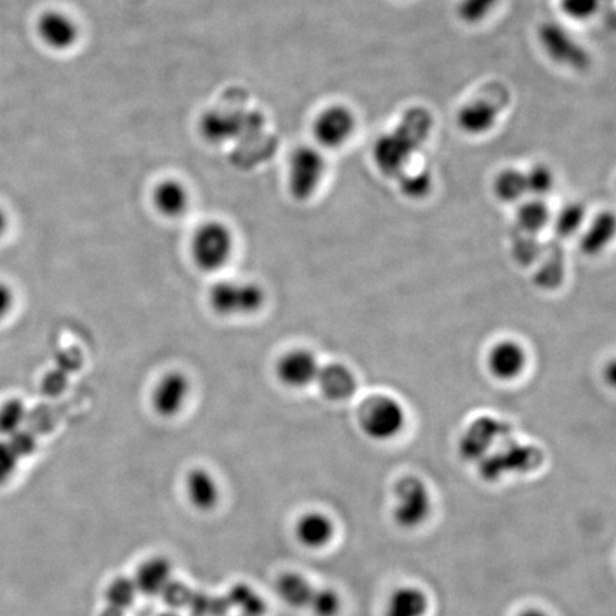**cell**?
I'll return each mask as SVG.
<instances>
[{
	"mask_svg": "<svg viewBox=\"0 0 616 616\" xmlns=\"http://www.w3.org/2000/svg\"><path fill=\"white\" fill-rule=\"evenodd\" d=\"M431 125L433 120L427 110L415 107L405 113L400 125L374 143L373 159L378 170L388 177H398L405 172L415 152L430 135Z\"/></svg>",
	"mask_w": 616,
	"mask_h": 616,
	"instance_id": "cell-1",
	"label": "cell"
},
{
	"mask_svg": "<svg viewBox=\"0 0 616 616\" xmlns=\"http://www.w3.org/2000/svg\"><path fill=\"white\" fill-rule=\"evenodd\" d=\"M236 253V236L223 220H207L193 230L189 254L194 266L204 273H219Z\"/></svg>",
	"mask_w": 616,
	"mask_h": 616,
	"instance_id": "cell-2",
	"label": "cell"
},
{
	"mask_svg": "<svg viewBox=\"0 0 616 616\" xmlns=\"http://www.w3.org/2000/svg\"><path fill=\"white\" fill-rule=\"evenodd\" d=\"M266 300V290L253 280L220 279L207 294V303L220 317L254 316L263 310Z\"/></svg>",
	"mask_w": 616,
	"mask_h": 616,
	"instance_id": "cell-3",
	"label": "cell"
},
{
	"mask_svg": "<svg viewBox=\"0 0 616 616\" xmlns=\"http://www.w3.org/2000/svg\"><path fill=\"white\" fill-rule=\"evenodd\" d=\"M433 512L430 488L417 475H405L394 485L393 520L403 530L423 527Z\"/></svg>",
	"mask_w": 616,
	"mask_h": 616,
	"instance_id": "cell-4",
	"label": "cell"
},
{
	"mask_svg": "<svg viewBox=\"0 0 616 616\" xmlns=\"http://www.w3.org/2000/svg\"><path fill=\"white\" fill-rule=\"evenodd\" d=\"M327 173L323 150L317 146L294 149L287 166V189L297 202H307L320 189Z\"/></svg>",
	"mask_w": 616,
	"mask_h": 616,
	"instance_id": "cell-5",
	"label": "cell"
},
{
	"mask_svg": "<svg viewBox=\"0 0 616 616\" xmlns=\"http://www.w3.org/2000/svg\"><path fill=\"white\" fill-rule=\"evenodd\" d=\"M538 40L547 58L561 68L582 72L591 66L589 50L561 23H544L538 30Z\"/></svg>",
	"mask_w": 616,
	"mask_h": 616,
	"instance_id": "cell-6",
	"label": "cell"
},
{
	"mask_svg": "<svg viewBox=\"0 0 616 616\" xmlns=\"http://www.w3.org/2000/svg\"><path fill=\"white\" fill-rule=\"evenodd\" d=\"M358 421L361 430L368 438L378 443H385L403 433L407 415L403 405L395 398L377 395L363 404Z\"/></svg>",
	"mask_w": 616,
	"mask_h": 616,
	"instance_id": "cell-7",
	"label": "cell"
},
{
	"mask_svg": "<svg viewBox=\"0 0 616 616\" xmlns=\"http://www.w3.org/2000/svg\"><path fill=\"white\" fill-rule=\"evenodd\" d=\"M356 130V113L344 103L323 107L311 123V133L321 150L341 149L353 139Z\"/></svg>",
	"mask_w": 616,
	"mask_h": 616,
	"instance_id": "cell-8",
	"label": "cell"
},
{
	"mask_svg": "<svg viewBox=\"0 0 616 616\" xmlns=\"http://www.w3.org/2000/svg\"><path fill=\"white\" fill-rule=\"evenodd\" d=\"M193 385L184 371L169 370L157 378L150 391V405L162 418L182 414L192 397Z\"/></svg>",
	"mask_w": 616,
	"mask_h": 616,
	"instance_id": "cell-9",
	"label": "cell"
},
{
	"mask_svg": "<svg viewBox=\"0 0 616 616\" xmlns=\"http://www.w3.org/2000/svg\"><path fill=\"white\" fill-rule=\"evenodd\" d=\"M542 462V453L531 445L511 444L494 455L482 458L481 475L484 480L495 482L511 472L537 470Z\"/></svg>",
	"mask_w": 616,
	"mask_h": 616,
	"instance_id": "cell-10",
	"label": "cell"
},
{
	"mask_svg": "<svg viewBox=\"0 0 616 616\" xmlns=\"http://www.w3.org/2000/svg\"><path fill=\"white\" fill-rule=\"evenodd\" d=\"M320 367L313 351L293 348L277 360L276 377L289 390H304L316 383Z\"/></svg>",
	"mask_w": 616,
	"mask_h": 616,
	"instance_id": "cell-11",
	"label": "cell"
},
{
	"mask_svg": "<svg viewBox=\"0 0 616 616\" xmlns=\"http://www.w3.org/2000/svg\"><path fill=\"white\" fill-rule=\"evenodd\" d=\"M36 32L43 45L56 52H66L79 40L76 20L62 10H45L36 22Z\"/></svg>",
	"mask_w": 616,
	"mask_h": 616,
	"instance_id": "cell-12",
	"label": "cell"
},
{
	"mask_svg": "<svg viewBox=\"0 0 616 616\" xmlns=\"http://www.w3.org/2000/svg\"><path fill=\"white\" fill-rule=\"evenodd\" d=\"M508 425L490 417H482L475 420L465 430L460 441V453L467 461H481L487 457L488 451L494 447L498 438L507 434Z\"/></svg>",
	"mask_w": 616,
	"mask_h": 616,
	"instance_id": "cell-13",
	"label": "cell"
},
{
	"mask_svg": "<svg viewBox=\"0 0 616 616\" xmlns=\"http://www.w3.org/2000/svg\"><path fill=\"white\" fill-rule=\"evenodd\" d=\"M192 196L186 184L179 179L160 180L152 190V204L154 210L164 219H182L189 212Z\"/></svg>",
	"mask_w": 616,
	"mask_h": 616,
	"instance_id": "cell-14",
	"label": "cell"
},
{
	"mask_svg": "<svg viewBox=\"0 0 616 616\" xmlns=\"http://www.w3.org/2000/svg\"><path fill=\"white\" fill-rule=\"evenodd\" d=\"M294 535L304 548L320 551L336 537V524L326 512H304L294 525Z\"/></svg>",
	"mask_w": 616,
	"mask_h": 616,
	"instance_id": "cell-15",
	"label": "cell"
},
{
	"mask_svg": "<svg viewBox=\"0 0 616 616\" xmlns=\"http://www.w3.org/2000/svg\"><path fill=\"white\" fill-rule=\"evenodd\" d=\"M500 110L488 99H474L460 107L457 126L471 137L488 135L497 126Z\"/></svg>",
	"mask_w": 616,
	"mask_h": 616,
	"instance_id": "cell-16",
	"label": "cell"
},
{
	"mask_svg": "<svg viewBox=\"0 0 616 616\" xmlns=\"http://www.w3.org/2000/svg\"><path fill=\"white\" fill-rule=\"evenodd\" d=\"M527 367V353L517 341H500L488 356L492 376L501 381H512L521 376Z\"/></svg>",
	"mask_w": 616,
	"mask_h": 616,
	"instance_id": "cell-17",
	"label": "cell"
},
{
	"mask_svg": "<svg viewBox=\"0 0 616 616\" xmlns=\"http://www.w3.org/2000/svg\"><path fill=\"white\" fill-rule=\"evenodd\" d=\"M186 497L196 510L210 511L219 504L220 485L214 475L206 468H193L187 472Z\"/></svg>",
	"mask_w": 616,
	"mask_h": 616,
	"instance_id": "cell-18",
	"label": "cell"
},
{
	"mask_svg": "<svg viewBox=\"0 0 616 616\" xmlns=\"http://www.w3.org/2000/svg\"><path fill=\"white\" fill-rule=\"evenodd\" d=\"M324 397L331 401H344L356 393V376L350 368L340 363H331L320 367L316 380Z\"/></svg>",
	"mask_w": 616,
	"mask_h": 616,
	"instance_id": "cell-19",
	"label": "cell"
},
{
	"mask_svg": "<svg viewBox=\"0 0 616 616\" xmlns=\"http://www.w3.org/2000/svg\"><path fill=\"white\" fill-rule=\"evenodd\" d=\"M430 609L427 592L414 585L394 589L384 608V616H425Z\"/></svg>",
	"mask_w": 616,
	"mask_h": 616,
	"instance_id": "cell-20",
	"label": "cell"
},
{
	"mask_svg": "<svg viewBox=\"0 0 616 616\" xmlns=\"http://www.w3.org/2000/svg\"><path fill=\"white\" fill-rule=\"evenodd\" d=\"M170 562L164 558H150L137 571L135 585L137 591L146 595L162 592L170 582Z\"/></svg>",
	"mask_w": 616,
	"mask_h": 616,
	"instance_id": "cell-21",
	"label": "cell"
},
{
	"mask_svg": "<svg viewBox=\"0 0 616 616\" xmlns=\"http://www.w3.org/2000/svg\"><path fill=\"white\" fill-rule=\"evenodd\" d=\"M615 234L614 214L604 212L595 217L589 224L581 240V250L588 256H597L611 243Z\"/></svg>",
	"mask_w": 616,
	"mask_h": 616,
	"instance_id": "cell-22",
	"label": "cell"
},
{
	"mask_svg": "<svg viewBox=\"0 0 616 616\" xmlns=\"http://www.w3.org/2000/svg\"><path fill=\"white\" fill-rule=\"evenodd\" d=\"M314 589L311 582L299 572H286L277 581L279 597L293 608H308Z\"/></svg>",
	"mask_w": 616,
	"mask_h": 616,
	"instance_id": "cell-23",
	"label": "cell"
},
{
	"mask_svg": "<svg viewBox=\"0 0 616 616\" xmlns=\"http://www.w3.org/2000/svg\"><path fill=\"white\" fill-rule=\"evenodd\" d=\"M549 219H551V212H549L547 203L544 199H537V197H531L522 202L517 212L518 229L522 233L534 234V236L544 230Z\"/></svg>",
	"mask_w": 616,
	"mask_h": 616,
	"instance_id": "cell-24",
	"label": "cell"
},
{
	"mask_svg": "<svg viewBox=\"0 0 616 616\" xmlns=\"http://www.w3.org/2000/svg\"><path fill=\"white\" fill-rule=\"evenodd\" d=\"M494 193L504 203H517L528 196L525 173L518 169H505L494 180Z\"/></svg>",
	"mask_w": 616,
	"mask_h": 616,
	"instance_id": "cell-25",
	"label": "cell"
},
{
	"mask_svg": "<svg viewBox=\"0 0 616 616\" xmlns=\"http://www.w3.org/2000/svg\"><path fill=\"white\" fill-rule=\"evenodd\" d=\"M501 2L502 0H458V19L465 25H481L494 15Z\"/></svg>",
	"mask_w": 616,
	"mask_h": 616,
	"instance_id": "cell-26",
	"label": "cell"
},
{
	"mask_svg": "<svg viewBox=\"0 0 616 616\" xmlns=\"http://www.w3.org/2000/svg\"><path fill=\"white\" fill-rule=\"evenodd\" d=\"M25 404L19 398H8L0 404V435L9 438L10 435L22 430L26 421Z\"/></svg>",
	"mask_w": 616,
	"mask_h": 616,
	"instance_id": "cell-27",
	"label": "cell"
},
{
	"mask_svg": "<svg viewBox=\"0 0 616 616\" xmlns=\"http://www.w3.org/2000/svg\"><path fill=\"white\" fill-rule=\"evenodd\" d=\"M525 173V183H527L528 196L544 199L554 190V172L545 164H535Z\"/></svg>",
	"mask_w": 616,
	"mask_h": 616,
	"instance_id": "cell-28",
	"label": "cell"
},
{
	"mask_svg": "<svg viewBox=\"0 0 616 616\" xmlns=\"http://www.w3.org/2000/svg\"><path fill=\"white\" fill-rule=\"evenodd\" d=\"M587 210L582 204L569 203L555 217V231L561 237L574 236L584 226Z\"/></svg>",
	"mask_w": 616,
	"mask_h": 616,
	"instance_id": "cell-29",
	"label": "cell"
},
{
	"mask_svg": "<svg viewBox=\"0 0 616 616\" xmlns=\"http://www.w3.org/2000/svg\"><path fill=\"white\" fill-rule=\"evenodd\" d=\"M400 190L408 199L420 200L433 189V177L425 170L403 172L398 176Z\"/></svg>",
	"mask_w": 616,
	"mask_h": 616,
	"instance_id": "cell-30",
	"label": "cell"
},
{
	"mask_svg": "<svg viewBox=\"0 0 616 616\" xmlns=\"http://www.w3.org/2000/svg\"><path fill=\"white\" fill-rule=\"evenodd\" d=\"M341 598L334 589L316 588L308 609L316 616H338L341 612Z\"/></svg>",
	"mask_w": 616,
	"mask_h": 616,
	"instance_id": "cell-31",
	"label": "cell"
},
{
	"mask_svg": "<svg viewBox=\"0 0 616 616\" xmlns=\"http://www.w3.org/2000/svg\"><path fill=\"white\" fill-rule=\"evenodd\" d=\"M541 246L535 240L534 234L522 233L517 236V239L512 243V256L520 264L530 266L535 260L541 256Z\"/></svg>",
	"mask_w": 616,
	"mask_h": 616,
	"instance_id": "cell-32",
	"label": "cell"
},
{
	"mask_svg": "<svg viewBox=\"0 0 616 616\" xmlns=\"http://www.w3.org/2000/svg\"><path fill=\"white\" fill-rule=\"evenodd\" d=\"M602 0H561V9L569 19L585 22L601 9Z\"/></svg>",
	"mask_w": 616,
	"mask_h": 616,
	"instance_id": "cell-33",
	"label": "cell"
},
{
	"mask_svg": "<svg viewBox=\"0 0 616 616\" xmlns=\"http://www.w3.org/2000/svg\"><path fill=\"white\" fill-rule=\"evenodd\" d=\"M564 279V263L558 259V257H552L542 264L541 269L538 270L535 281L542 289H555Z\"/></svg>",
	"mask_w": 616,
	"mask_h": 616,
	"instance_id": "cell-34",
	"label": "cell"
},
{
	"mask_svg": "<svg viewBox=\"0 0 616 616\" xmlns=\"http://www.w3.org/2000/svg\"><path fill=\"white\" fill-rule=\"evenodd\" d=\"M20 458L8 440H0V487L8 484L18 470Z\"/></svg>",
	"mask_w": 616,
	"mask_h": 616,
	"instance_id": "cell-35",
	"label": "cell"
},
{
	"mask_svg": "<svg viewBox=\"0 0 616 616\" xmlns=\"http://www.w3.org/2000/svg\"><path fill=\"white\" fill-rule=\"evenodd\" d=\"M136 591L135 582L129 581V579H117L110 585L107 598H109L112 607H127L135 597Z\"/></svg>",
	"mask_w": 616,
	"mask_h": 616,
	"instance_id": "cell-36",
	"label": "cell"
},
{
	"mask_svg": "<svg viewBox=\"0 0 616 616\" xmlns=\"http://www.w3.org/2000/svg\"><path fill=\"white\" fill-rule=\"evenodd\" d=\"M16 306L15 290L5 281H0V323L13 313Z\"/></svg>",
	"mask_w": 616,
	"mask_h": 616,
	"instance_id": "cell-37",
	"label": "cell"
},
{
	"mask_svg": "<svg viewBox=\"0 0 616 616\" xmlns=\"http://www.w3.org/2000/svg\"><path fill=\"white\" fill-rule=\"evenodd\" d=\"M9 224L10 220L8 213H6V210L3 209V207H0V239H3L5 234L8 233Z\"/></svg>",
	"mask_w": 616,
	"mask_h": 616,
	"instance_id": "cell-38",
	"label": "cell"
},
{
	"mask_svg": "<svg viewBox=\"0 0 616 616\" xmlns=\"http://www.w3.org/2000/svg\"><path fill=\"white\" fill-rule=\"evenodd\" d=\"M518 616H549V615L547 614V612L542 611V609L528 608V609H524V611H522L521 614Z\"/></svg>",
	"mask_w": 616,
	"mask_h": 616,
	"instance_id": "cell-39",
	"label": "cell"
}]
</instances>
